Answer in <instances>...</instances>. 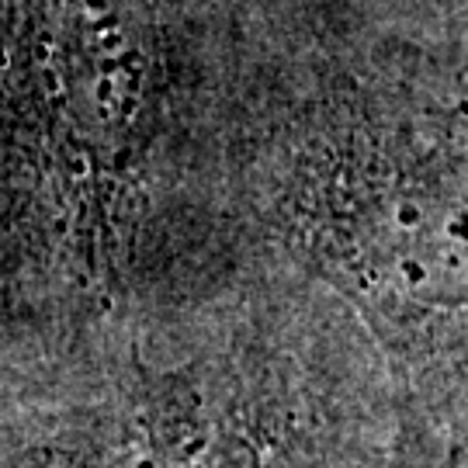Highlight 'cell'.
<instances>
[{"mask_svg": "<svg viewBox=\"0 0 468 468\" xmlns=\"http://www.w3.org/2000/svg\"><path fill=\"white\" fill-rule=\"evenodd\" d=\"M354 264L410 305L454 309L465 299L462 198L427 185H385L354 212Z\"/></svg>", "mask_w": 468, "mask_h": 468, "instance_id": "6da1fadb", "label": "cell"}, {"mask_svg": "<svg viewBox=\"0 0 468 468\" xmlns=\"http://www.w3.org/2000/svg\"><path fill=\"white\" fill-rule=\"evenodd\" d=\"M122 468H319L316 448L295 427L247 406H212L164 388L146 399Z\"/></svg>", "mask_w": 468, "mask_h": 468, "instance_id": "7a4b0ae2", "label": "cell"}, {"mask_svg": "<svg viewBox=\"0 0 468 468\" xmlns=\"http://www.w3.org/2000/svg\"><path fill=\"white\" fill-rule=\"evenodd\" d=\"M69 52L77 101L90 129L125 139L146 112L153 84V32L143 0H73Z\"/></svg>", "mask_w": 468, "mask_h": 468, "instance_id": "3957f363", "label": "cell"}]
</instances>
